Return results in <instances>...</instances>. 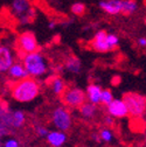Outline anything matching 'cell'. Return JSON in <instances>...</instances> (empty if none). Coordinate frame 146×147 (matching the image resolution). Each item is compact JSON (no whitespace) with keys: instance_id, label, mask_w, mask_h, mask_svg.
Masks as SVG:
<instances>
[{"instance_id":"22","label":"cell","mask_w":146,"mask_h":147,"mask_svg":"<svg viewBox=\"0 0 146 147\" xmlns=\"http://www.w3.org/2000/svg\"><path fill=\"white\" fill-rule=\"evenodd\" d=\"M107 43H109V47H110V50H115L118 45H119V39L116 34H112V33H109L107 34Z\"/></svg>"},{"instance_id":"28","label":"cell","mask_w":146,"mask_h":147,"mask_svg":"<svg viewBox=\"0 0 146 147\" xmlns=\"http://www.w3.org/2000/svg\"><path fill=\"white\" fill-rule=\"evenodd\" d=\"M91 140L95 141V142H97V144H99V142L102 141L99 133H93V134H91Z\"/></svg>"},{"instance_id":"24","label":"cell","mask_w":146,"mask_h":147,"mask_svg":"<svg viewBox=\"0 0 146 147\" xmlns=\"http://www.w3.org/2000/svg\"><path fill=\"white\" fill-rule=\"evenodd\" d=\"M35 132H36V134H38L40 138H47V136L49 134V131L47 130L45 126H42V125L35 126Z\"/></svg>"},{"instance_id":"5","label":"cell","mask_w":146,"mask_h":147,"mask_svg":"<svg viewBox=\"0 0 146 147\" xmlns=\"http://www.w3.org/2000/svg\"><path fill=\"white\" fill-rule=\"evenodd\" d=\"M51 124L59 131L67 132L72 126V118L69 110L66 106H57L51 112Z\"/></svg>"},{"instance_id":"6","label":"cell","mask_w":146,"mask_h":147,"mask_svg":"<svg viewBox=\"0 0 146 147\" xmlns=\"http://www.w3.org/2000/svg\"><path fill=\"white\" fill-rule=\"evenodd\" d=\"M63 104L71 109H80L87 102V92L80 88H67L64 94L61 96Z\"/></svg>"},{"instance_id":"8","label":"cell","mask_w":146,"mask_h":147,"mask_svg":"<svg viewBox=\"0 0 146 147\" xmlns=\"http://www.w3.org/2000/svg\"><path fill=\"white\" fill-rule=\"evenodd\" d=\"M106 112L107 115L112 116L114 118H125L127 117L129 113V109L126 106V103L124 102L123 98H115L110 104L106 105Z\"/></svg>"},{"instance_id":"14","label":"cell","mask_w":146,"mask_h":147,"mask_svg":"<svg viewBox=\"0 0 146 147\" xmlns=\"http://www.w3.org/2000/svg\"><path fill=\"white\" fill-rule=\"evenodd\" d=\"M87 99L88 102L93 103L95 105H98L102 103V94H103V89L98 84H89L87 86Z\"/></svg>"},{"instance_id":"19","label":"cell","mask_w":146,"mask_h":147,"mask_svg":"<svg viewBox=\"0 0 146 147\" xmlns=\"http://www.w3.org/2000/svg\"><path fill=\"white\" fill-rule=\"evenodd\" d=\"M138 4L136 0H123V12L124 15H132L137 12Z\"/></svg>"},{"instance_id":"7","label":"cell","mask_w":146,"mask_h":147,"mask_svg":"<svg viewBox=\"0 0 146 147\" xmlns=\"http://www.w3.org/2000/svg\"><path fill=\"white\" fill-rule=\"evenodd\" d=\"M18 49L21 54H24V56L27 54L39 51V42L35 34L29 30L21 33L18 38Z\"/></svg>"},{"instance_id":"20","label":"cell","mask_w":146,"mask_h":147,"mask_svg":"<svg viewBox=\"0 0 146 147\" xmlns=\"http://www.w3.org/2000/svg\"><path fill=\"white\" fill-rule=\"evenodd\" d=\"M70 12L76 15V16H83L87 12V7L81 1H77V3H74L71 6H70Z\"/></svg>"},{"instance_id":"18","label":"cell","mask_w":146,"mask_h":147,"mask_svg":"<svg viewBox=\"0 0 146 147\" xmlns=\"http://www.w3.org/2000/svg\"><path fill=\"white\" fill-rule=\"evenodd\" d=\"M64 68L72 74H80L82 69V63L76 56H69L64 61Z\"/></svg>"},{"instance_id":"31","label":"cell","mask_w":146,"mask_h":147,"mask_svg":"<svg viewBox=\"0 0 146 147\" xmlns=\"http://www.w3.org/2000/svg\"><path fill=\"white\" fill-rule=\"evenodd\" d=\"M145 25H146V19H145Z\"/></svg>"},{"instance_id":"21","label":"cell","mask_w":146,"mask_h":147,"mask_svg":"<svg viewBox=\"0 0 146 147\" xmlns=\"http://www.w3.org/2000/svg\"><path fill=\"white\" fill-rule=\"evenodd\" d=\"M98 133H99V136H101L102 141H104V142H111L112 139H114V133H112V131H111L109 127L102 128V130H101Z\"/></svg>"},{"instance_id":"16","label":"cell","mask_w":146,"mask_h":147,"mask_svg":"<svg viewBox=\"0 0 146 147\" xmlns=\"http://www.w3.org/2000/svg\"><path fill=\"white\" fill-rule=\"evenodd\" d=\"M49 86L50 90L54 95L56 96H62L64 94V91L67 90V85L66 82L60 77V76H54L50 78L49 81Z\"/></svg>"},{"instance_id":"30","label":"cell","mask_w":146,"mask_h":147,"mask_svg":"<svg viewBox=\"0 0 146 147\" xmlns=\"http://www.w3.org/2000/svg\"><path fill=\"white\" fill-rule=\"evenodd\" d=\"M114 81H115V82H114V84H115V85H117L118 83H120V82H119V81H120V78H119V77H115V78H114Z\"/></svg>"},{"instance_id":"25","label":"cell","mask_w":146,"mask_h":147,"mask_svg":"<svg viewBox=\"0 0 146 147\" xmlns=\"http://www.w3.org/2000/svg\"><path fill=\"white\" fill-rule=\"evenodd\" d=\"M3 147H20V144H19V141H18L16 139L9 138V139H7V140L4 142Z\"/></svg>"},{"instance_id":"15","label":"cell","mask_w":146,"mask_h":147,"mask_svg":"<svg viewBox=\"0 0 146 147\" xmlns=\"http://www.w3.org/2000/svg\"><path fill=\"white\" fill-rule=\"evenodd\" d=\"M46 139H47V142L51 147H62L67 142L68 136L63 131L55 130V131H50Z\"/></svg>"},{"instance_id":"3","label":"cell","mask_w":146,"mask_h":147,"mask_svg":"<svg viewBox=\"0 0 146 147\" xmlns=\"http://www.w3.org/2000/svg\"><path fill=\"white\" fill-rule=\"evenodd\" d=\"M22 63L29 74V77L33 78L43 76L48 71V62L40 51L25 55L22 59Z\"/></svg>"},{"instance_id":"23","label":"cell","mask_w":146,"mask_h":147,"mask_svg":"<svg viewBox=\"0 0 146 147\" xmlns=\"http://www.w3.org/2000/svg\"><path fill=\"white\" fill-rule=\"evenodd\" d=\"M115 99L112 92L109 89H103V94H102V104H104L105 106L109 105L112 100Z\"/></svg>"},{"instance_id":"1","label":"cell","mask_w":146,"mask_h":147,"mask_svg":"<svg viewBox=\"0 0 146 147\" xmlns=\"http://www.w3.org/2000/svg\"><path fill=\"white\" fill-rule=\"evenodd\" d=\"M11 97L18 103H30L40 95V84L33 77L14 82L11 86Z\"/></svg>"},{"instance_id":"13","label":"cell","mask_w":146,"mask_h":147,"mask_svg":"<svg viewBox=\"0 0 146 147\" xmlns=\"http://www.w3.org/2000/svg\"><path fill=\"white\" fill-rule=\"evenodd\" d=\"M7 75L12 81H15V82L29 77V74L26 70V68H25L22 62L21 63L20 62H14V64L8 69Z\"/></svg>"},{"instance_id":"29","label":"cell","mask_w":146,"mask_h":147,"mask_svg":"<svg viewBox=\"0 0 146 147\" xmlns=\"http://www.w3.org/2000/svg\"><path fill=\"white\" fill-rule=\"evenodd\" d=\"M55 27H56V22H55V21H50V22H49V28H50V29H54Z\"/></svg>"},{"instance_id":"32","label":"cell","mask_w":146,"mask_h":147,"mask_svg":"<svg viewBox=\"0 0 146 147\" xmlns=\"http://www.w3.org/2000/svg\"><path fill=\"white\" fill-rule=\"evenodd\" d=\"M145 142H146V140H145Z\"/></svg>"},{"instance_id":"4","label":"cell","mask_w":146,"mask_h":147,"mask_svg":"<svg viewBox=\"0 0 146 147\" xmlns=\"http://www.w3.org/2000/svg\"><path fill=\"white\" fill-rule=\"evenodd\" d=\"M124 102L129 109L130 116L135 118H140L146 112V97L137 92H127L123 96Z\"/></svg>"},{"instance_id":"9","label":"cell","mask_w":146,"mask_h":147,"mask_svg":"<svg viewBox=\"0 0 146 147\" xmlns=\"http://www.w3.org/2000/svg\"><path fill=\"white\" fill-rule=\"evenodd\" d=\"M107 32L105 30H98L95 35L93 40L90 41V47L93 50L97 51V53H107V51H111L110 47H109L107 43Z\"/></svg>"},{"instance_id":"26","label":"cell","mask_w":146,"mask_h":147,"mask_svg":"<svg viewBox=\"0 0 146 147\" xmlns=\"http://www.w3.org/2000/svg\"><path fill=\"white\" fill-rule=\"evenodd\" d=\"M104 124L106 125V127H110V126H114L115 125V118L110 115H107L104 117Z\"/></svg>"},{"instance_id":"11","label":"cell","mask_w":146,"mask_h":147,"mask_svg":"<svg viewBox=\"0 0 146 147\" xmlns=\"http://www.w3.org/2000/svg\"><path fill=\"white\" fill-rule=\"evenodd\" d=\"M98 5L109 15H117L123 12V0H101Z\"/></svg>"},{"instance_id":"12","label":"cell","mask_w":146,"mask_h":147,"mask_svg":"<svg viewBox=\"0 0 146 147\" xmlns=\"http://www.w3.org/2000/svg\"><path fill=\"white\" fill-rule=\"evenodd\" d=\"M14 64V57L13 53L7 46L0 47V71L7 72L8 69Z\"/></svg>"},{"instance_id":"27","label":"cell","mask_w":146,"mask_h":147,"mask_svg":"<svg viewBox=\"0 0 146 147\" xmlns=\"http://www.w3.org/2000/svg\"><path fill=\"white\" fill-rule=\"evenodd\" d=\"M137 45L139 47H141V48H146V36H145V38H138Z\"/></svg>"},{"instance_id":"17","label":"cell","mask_w":146,"mask_h":147,"mask_svg":"<svg viewBox=\"0 0 146 147\" xmlns=\"http://www.w3.org/2000/svg\"><path fill=\"white\" fill-rule=\"evenodd\" d=\"M78 110H80V115L87 120L94 119L97 115V106L90 102H85Z\"/></svg>"},{"instance_id":"2","label":"cell","mask_w":146,"mask_h":147,"mask_svg":"<svg viewBox=\"0 0 146 147\" xmlns=\"http://www.w3.org/2000/svg\"><path fill=\"white\" fill-rule=\"evenodd\" d=\"M0 118H1V124H0V134L5 137L13 130H18L25 125L26 123V115L21 110H12L6 107L3 103L1 111H0Z\"/></svg>"},{"instance_id":"10","label":"cell","mask_w":146,"mask_h":147,"mask_svg":"<svg viewBox=\"0 0 146 147\" xmlns=\"http://www.w3.org/2000/svg\"><path fill=\"white\" fill-rule=\"evenodd\" d=\"M30 9L32 5L29 0H13L11 4V12L15 18H18V20L28 14Z\"/></svg>"}]
</instances>
